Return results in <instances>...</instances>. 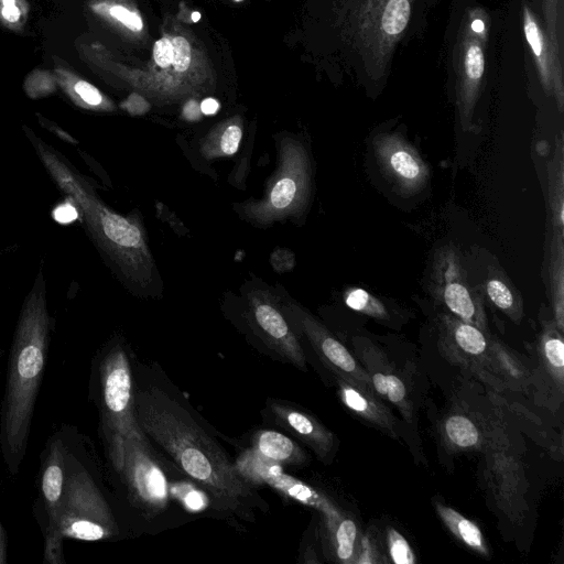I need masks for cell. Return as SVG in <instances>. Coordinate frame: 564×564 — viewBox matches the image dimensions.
<instances>
[{
    "label": "cell",
    "instance_id": "1",
    "mask_svg": "<svg viewBox=\"0 0 564 564\" xmlns=\"http://www.w3.org/2000/svg\"><path fill=\"white\" fill-rule=\"evenodd\" d=\"M138 424L188 476L204 485L225 507L250 496L246 480L218 444L174 399L158 388L134 393Z\"/></svg>",
    "mask_w": 564,
    "mask_h": 564
},
{
    "label": "cell",
    "instance_id": "2",
    "mask_svg": "<svg viewBox=\"0 0 564 564\" xmlns=\"http://www.w3.org/2000/svg\"><path fill=\"white\" fill-rule=\"evenodd\" d=\"M51 322L45 281L40 270L15 327L1 409V454L11 476L19 471L25 455L37 391L44 373Z\"/></svg>",
    "mask_w": 564,
    "mask_h": 564
},
{
    "label": "cell",
    "instance_id": "3",
    "mask_svg": "<svg viewBox=\"0 0 564 564\" xmlns=\"http://www.w3.org/2000/svg\"><path fill=\"white\" fill-rule=\"evenodd\" d=\"M26 131L51 177L75 202L79 216L98 247L126 278L145 288L153 278L154 263L140 224L107 207L86 180L29 129Z\"/></svg>",
    "mask_w": 564,
    "mask_h": 564
},
{
    "label": "cell",
    "instance_id": "4",
    "mask_svg": "<svg viewBox=\"0 0 564 564\" xmlns=\"http://www.w3.org/2000/svg\"><path fill=\"white\" fill-rule=\"evenodd\" d=\"M87 57L152 98L176 99L194 94L210 79L203 52L188 34L169 32L153 43L144 69H132L101 57L95 50Z\"/></svg>",
    "mask_w": 564,
    "mask_h": 564
},
{
    "label": "cell",
    "instance_id": "5",
    "mask_svg": "<svg viewBox=\"0 0 564 564\" xmlns=\"http://www.w3.org/2000/svg\"><path fill=\"white\" fill-rule=\"evenodd\" d=\"M437 329L441 350L451 361L498 389L522 381L520 361L488 333L449 313L438 315Z\"/></svg>",
    "mask_w": 564,
    "mask_h": 564
},
{
    "label": "cell",
    "instance_id": "6",
    "mask_svg": "<svg viewBox=\"0 0 564 564\" xmlns=\"http://www.w3.org/2000/svg\"><path fill=\"white\" fill-rule=\"evenodd\" d=\"M117 524L102 494L90 475L66 452L65 481L58 520L62 539L100 541L115 535Z\"/></svg>",
    "mask_w": 564,
    "mask_h": 564
},
{
    "label": "cell",
    "instance_id": "7",
    "mask_svg": "<svg viewBox=\"0 0 564 564\" xmlns=\"http://www.w3.org/2000/svg\"><path fill=\"white\" fill-rule=\"evenodd\" d=\"M311 191V169L307 153L297 141L284 140L280 149V164L270 181L262 200L243 206V215L258 225H268L300 214Z\"/></svg>",
    "mask_w": 564,
    "mask_h": 564
},
{
    "label": "cell",
    "instance_id": "8",
    "mask_svg": "<svg viewBox=\"0 0 564 564\" xmlns=\"http://www.w3.org/2000/svg\"><path fill=\"white\" fill-rule=\"evenodd\" d=\"M99 392L106 443L118 436L144 434L135 416L129 359L120 346L111 348L99 364Z\"/></svg>",
    "mask_w": 564,
    "mask_h": 564
},
{
    "label": "cell",
    "instance_id": "9",
    "mask_svg": "<svg viewBox=\"0 0 564 564\" xmlns=\"http://www.w3.org/2000/svg\"><path fill=\"white\" fill-rule=\"evenodd\" d=\"M107 447L110 460L132 498L148 509H162L167 501V484L147 449L145 435L118 436L107 442Z\"/></svg>",
    "mask_w": 564,
    "mask_h": 564
},
{
    "label": "cell",
    "instance_id": "10",
    "mask_svg": "<svg viewBox=\"0 0 564 564\" xmlns=\"http://www.w3.org/2000/svg\"><path fill=\"white\" fill-rule=\"evenodd\" d=\"M430 290L449 314L488 333L482 296L468 283L455 247L444 246L435 252Z\"/></svg>",
    "mask_w": 564,
    "mask_h": 564
},
{
    "label": "cell",
    "instance_id": "11",
    "mask_svg": "<svg viewBox=\"0 0 564 564\" xmlns=\"http://www.w3.org/2000/svg\"><path fill=\"white\" fill-rule=\"evenodd\" d=\"M412 0H362L357 7L356 39L360 52L383 70L394 44L408 26Z\"/></svg>",
    "mask_w": 564,
    "mask_h": 564
},
{
    "label": "cell",
    "instance_id": "12",
    "mask_svg": "<svg viewBox=\"0 0 564 564\" xmlns=\"http://www.w3.org/2000/svg\"><path fill=\"white\" fill-rule=\"evenodd\" d=\"M281 310L289 324L308 339L323 364L336 377L375 394L366 369L325 326L295 303H285Z\"/></svg>",
    "mask_w": 564,
    "mask_h": 564
},
{
    "label": "cell",
    "instance_id": "13",
    "mask_svg": "<svg viewBox=\"0 0 564 564\" xmlns=\"http://www.w3.org/2000/svg\"><path fill=\"white\" fill-rule=\"evenodd\" d=\"M66 447L61 440L48 443L42 462L40 491L43 516L39 518L44 534V563L64 564L63 539L58 533V520L65 481Z\"/></svg>",
    "mask_w": 564,
    "mask_h": 564
},
{
    "label": "cell",
    "instance_id": "14",
    "mask_svg": "<svg viewBox=\"0 0 564 564\" xmlns=\"http://www.w3.org/2000/svg\"><path fill=\"white\" fill-rule=\"evenodd\" d=\"M235 467L246 481L268 485L316 509L323 514L324 523L335 522L345 514L329 497L285 474L280 464L259 456L253 449L245 452Z\"/></svg>",
    "mask_w": 564,
    "mask_h": 564
},
{
    "label": "cell",
    "instance_id": "15",
    "mask_svg": "<svg viewBox=\"0 0 564 564\" xmlns=\"http://www.w3.org/2000/svg\"><path fill=\"white\" fill-rule=\"evenodd\" d=\"M372 149L382 175L402 196L421 192L430 181V167L400 133H379Z\"/></svg>",
    "mask_w": 564,
    "mask_h": 564
},
{
    "label": "cell",
    "instance_id": "16",
    "mask_svg": "<svg viewBox=\"0 0 564 564\" xmlns=\"http://www.w3.org/2000/svg\"><path fill=\"white\" fill-rule=\"evenodd\" d=\"M247 313L260 337L272 350L297 368L306 369V358L299 339L270 292H249Z\"/></svg>",
    "mask_w": 564,
    "mask_h": 564
},
{
    "label": "cell",
    "instance_id": "17",
    "mask_svg": "<svg viewBox=\"0 0 564 564\" xmlns=\"http://www.w3.org/2000/svg\"><path fill=\"white\" fill-rule=\"evenodd\" d=\"M485 36L471 31L463 23L456 59V99L459 122L465 131L471 129V120L478 101L485 74Z\"/></svg>",
    "mask_w": 564,
    "mask_h": 564
},
{
    "label": "cell",
    "instance_id": "18",
    "mask_svg": "<svg viewBox=\"0 0 564 564\" xmlns=\"http://www.w3.org/2000/svg\"><path fill=\"white\" fill-rule=\"evenodd\" d=\"M270 409L278 422L296 434L321 459L329 457L335 436L314 416L281 403H271Z\"/></svg>",
    "mask_w": 564,
    "mask_h": 564
},
{
    "label": "cell",
    "instance_id": "19",
    "mask_svg": "<svg viewBox=\"0 0 564 564\" xmlns=\"http://www.w3.org/2000/svg\"><path fill=\"white\" fill-rule=\"evenodd\" d=\"M336 382L338 395L346 408L391 437L398 438L397 420L377 395L339 377H336Z\"/></svg>",
    "mask_w": 564,
    "mask_h": 564
},
{
    "label": "cell",
    "instance_id": "20",
    "mask_svg": "<svg viewBox=\"0 0 564 564\" xmlns=\"http://www.w3.org/2000/svg\"><path fill=\"white\" fill-rule=\"evenodd\" d=\"M539 368L546 378V384L553 391L563 394L564 384V343L562 333L554 321L543 322L542 333L538 344Z\"/></svg>",
    "mask_w": 564,
    "mask_h": 564
},
{
    "label": "cell",
    "instance_id": "21",
    "mask_svg": "<svg viewBox=\"0 0 564 564\" xmlns=\"http://www.w3.org/2000/svg\"><path fill=\"white\" fill-rule=\"evenodd\" d=\"M53 73L57 85L79 108L93 111H113L115 104L96 86L70 68L56 63Z\"/></svg>",
    "mask_w": 564,
    "mask_h": 564
},
{
    "label": "cell",
    "instance_id": "22",
    "mask_svg": "<svg viewBox=\"0 0 564 564\" xmlns=\"http://www.w3.org/2000/svg\"><path fill=\"white\" fill-rule=\"evenodd\" d=\"M546 39L553 64V93L560 111L564 106L563 86V0H544Z\"/></svg>",
    "mask_w": 564,
    "mask_h": 564
},
{
    "label": "cell",
    "instance_id": "23",
    "mask_svg": "<svg viewBox=\"0 0 564 564\" xmlns=\"http://www.w3.org/2000/svg\"><path fill=\"white\" fill-rule=\"evenodd\" d=\"M88 8L127 36L140 37L144 33L143 18L130 0H89Z\"/></svg>",
    "mask_w": 564,
    "mask_h": 564
},
{
    "label": "cell",
    "instance_id": "24",
    "mask_svg": "<svg viewBox=\"0 0 564 564\" xmlns=\"http://www.w3.org/2000/svg\"><path fill=\"white\" fill-rule=\"evenodd\" d=\"M523 31L532 50L542 87L550 95L553 91V64L549 42L539 20L527 6L523 9Z\"/></svg>",
    "mask_w": 564,
    "mask_h": 564
},
{
    "label": "cell",
    "instance_id": "25",
    "mask_svg": "<svg viewBox=\"0 0 564 564\" xmlns=\"http://www.w3.org/2000/svg\"><path fill=\"white\" fill-rule=\"evenodd\" d=\"M547 278L554 323L564 330V235L552 232L547 253Z\"/></svg>",
    "mask_w": 564,
    "mask_h": 564
},
{
    "label": "cell",
    "instance_id": "26",
    "mask_svg": "<svg viewBox=\"0 0 564 564\" xmlns=\"http://www.w3.org/2000/svg\"><path fill=\"white\" fill-rule=\"evenodd\" d=\"M484 288L492 305L513 322L519 323L521 321L523 315L522 299L503 272L490 268Z\"/></svg>",
    "mask_w": 564,
    "mask_h": 564
},
{
    "label": "cell",
    "instance_id": "27",
    "mask_svg": "<svg viewBox=\"0 0 564 564\" xmlns=\"http://www.w3.org/2000/svg\"><path fill=\"white\" fill-rule=\"evenodd\" d=\"M253 451L261 457L278 463L301 465L305 453L288 436L275 431H262L256 435Z\"/></svg>",
    "mask_w": 564,
    "mask_h": 564
},
{
    "label": "cell",
    "instance_id": "28",
    "mask_svg": "<svg viewBox=\"0 0 564 564\" xmlns=\"http://www.w3.org/2000/svg\"><path fill=\"white\" fill-rule=\"evenodd\" d=\"M435 510L445 527L459 542L481 556H489L485 536L475 522L441 502H435Z\"/></svg>",
    "mask_w": 564,
    "mask_h": 564
},
{
    "label": "cell",
    "instance_id": "29",
    "mask_svg": "<svg viewBox=\"0 0 564 564\" xmlns=\"http://www.w3.org/2000/svg\"><path fill=\"white\" fill-rule=\"evenodd\" d=\"M562 133L556 141L553 158L547 164L549 205L552 229L564 235V161Z\"/></svg>",
    "mask_w": 564,
    "mask_h": 564
},
{
    "label": "cell",
    "instance_id": "30",
    "mask_svg": "<svg viewBox=\"0 0 564 564\" xmlns=\"http://www.w3.org/2000/svg\"><path fill=\"white\" fill-rule=\"evenodd\" d=\"M325 528L334 560L355 563L360 539L355 520L344 514L335 522L325 523Z\"/></svg>",
    "mask_w": 564,
    "mask_h": 564
},
{
    "label": "cell",
    "instance_id": "31",
    "mask_svg": "<svg viewBox=\"0 0 564 564\" xmlns=\"http://www.w3.org/2000/svg\"><path fill=\"white\" fill-rule=\"evenodd\" d=\"M242 138L241 120L230 118L221 122L206 137L202 153L207 158L232 155L237 152Z\"/></svg>",
    "mask_w": 564,
    "mask_h": 564
},
{
    "label": "cell",
    "instance_id": "32",
    "mask_svg": "<svg viewBox=\"0 0 564 564\" xmlns=\"http://www.w3.org/2000/svg\"><path fill=\"white\" fill-rule=\"evenodd\" d=\"M443 435L446 442L458 451H473L481 446V433L467 415L456 413L445 419Z\"/></svg>",
    "mask_w": 564,
    "mask_h": 564
},
{
    "label": "cell",
    "instance_id": "33",
    "mask_svg": "<svg viewBox=\"0 0 564 564\" xmlns=\"http://www.w3.org/2000/svg\"><path fill=\"white\" fill-rule=\"evenodd\" d=\"M345 303L348 307L376 319L386 321L389 312L386 305L364 289L351 288L345 293Z\"/></svg>",
    "mask_w": 564,
    "mask_h": 564
},
{
    "label": "cell",
    "instance_id": "34",
    "mask_svg": "<svg viewBox=\"0 0 564 564\" xmlns=\"http://www.w3.org/2000/svg\"><path fill=\"white\" fill-rule=\"evenodd\" d=\"M386 401L393 404L408 420H412L413 406L409 398L408 389L398 373L387 371Z\"/></svg>",
    "mask_w": 564,
    "mask_h": 564
},
{
    "label": "cell",
    "instance_id": "35",
    "mask_svg": "<svg viewBox=\"0 0 564 564\" xmlns=\"http://www.w3.org/2000/svg\"><path fill=\"white\" fill-rule=\"evenodd\" d=\"M30 12L28 0H0V24L8 30H23Z\"/></svg>",
    "mask_w": 564,
    "mask_h": 564
},
{
    "label": "cell",
    "instance_id": "36",
    "mask_svg": "<svg viewBox=\"0 0 564 564\" xmlns=\"http://www.w3.org/2000/svg\"><path fill=\"white\" fill-rule=\"evenodd\" d=\"M58 85L53 70L34 69L24 80L25 94L32 99L46 97L56 91Z\"/></svg>",
    "mask_w": 564,
    "mask_h": 564
},
{
    "label": "cell",
    "instance_id": "37",
    "mask_svg": "<svg viewBox=\"0 0 564 564\" xmlns=\"http://www.w3.org/2000/svg\"><path fill=\"white\" fill-rule=\"evenodd\" d=\"M386 542L389 561L395 564L415 563V554L408 540L394 528L386 530Z\"/></svg>",
    "mask_w": 564,
    "mask_h": 564
},
{
    "label": "cell",
    "instance_id": "38",
    "mask_svg": "<svg viewBox=\"0 0 564 564\" xmlns=\"http://www.w3.org/2000/svg\"><path fill=\"white\" fill-rule=\"evenodd\" d=\"M378 551L377 542L370 533L359 539L355 564L382 563Z\"/></svg>",
    "mask_w": 564,
    "mask_h": 564
},
{
    "label": "cell",
    "instance_id": "39",
    "mask_svg": "<svg viewBox=\"0 0 564 564\" xmlns=\"http://www.w3.org/2000/svg\"><path fill=\"white\" fill-rule=\"evenodd\" d=\"M79 216V210L75 202L67 196L66 200L53 210V218L59 224H69L76 220Z\"/></svg>",
    "mask_w": 564,
    "mask_h": 564
},
{
    "label": "cell",
    "instance_id": "40",
    "mask_svg": "<svg viewBox=\"0 0 564 564\" xmlns=\"http://www.w3.org/2000/svg\"><path fill=\"white\" fill-rule=\"evenodd\" d=\"M120 107L132 116H140L149 111L150 104L140 94L132 93L120 104Z\"/></svg>",
    "mask_w": 564,
    "mask_h": 564
},
{
    "label": "cell",
    "instance_id": "41",
    "mask_svg": "<svg viewBox=\"0 0 564 564\" xmlns=\"http://www.w3.org/2000/svg\"><path fill=\"white\" fill-rule=\"evenodd\" d=\"M37 118L43 127H45L47 130L55 133L59 139L66 141V142H69V143H77V141L72 135H69L62 128L57 127L55 123L51 122L46 118L41 117L39 113H37Z\"/></svg>",
    "mask_w": 564,
    "mask_h": 564
},
{
    "label": "cell",
    "instance_id": "42",
    "mask_svg": "<svg viewBox=\"0 0 564 564\" xmlns=\"http://www.w3.org/2000/svg\"><path fill=\"white\" fill-rule=\"evenodd\" d=\"M182 115L186 120L189 121L199 120L202 117V111L198 102L195 99H189L186 101L183 107Z\"/></svg>",
    "mask_w": 564,
    "mask_h": 564
},
{
    "label": "cell",
    "instance_id": "43",
    "mask_svg": "<svg viewBox=\"0 0 564 564\" xmlns=\"http://www.w3.org/2000/svg\"><path fill=\"white\" fill-rule=\"evenodd\" d=\"M184 502L192 510H199L205 506L204 497L196 490H189L184 496Z\"/></svg>",
    "mask_w": 564,
    "mask_h": 564
},
{
    "label": "cell",
    "instance_id": "44",
    "mask_svg": "<svg viewBox=\"0 0 564 564\" xmlns=\"http://www.w3.org/2000/svg\"><path fill=\"white\" fill-rule=\"evenodd\" d=\"M199 107L203 115L210 116L219 110V102L217 99L208 97L202 100Z\"/></svg>",
    "mask_w": 564,
    "mask_h": 564
},
{
    "label": "cell",
    "instance_id": "45",
    "mask_svg": "<svg viewBox=\"0 0 564 564\" xmlns=\"http://www.w3.org/2000/svg\"><path fill=\"white\" fill-rule=\"evenodd\" d=\"M7 535L4 529L0 522V564L7 563Z\"/></svg>",
    "mask_w": 564,
    "mask_h": 564
},
{
    "label": "cell",
    "instance_id": "46",
    "mask_svg": "<svg viewBox=\"0 0 564 564\" xmlns=\"http://www.w3.org/2000/svg\"><path fill=\"white\" fill-rule=\"evenodd\" d=\"M191 17L193 22H197L200 19L199 12H193Z\"/></svg>",
    "mask_w": 564,
    "mask_h": 564
},
{
    "label": "cell",
    "instance_id": "47",
    "mask_svg": "<svg viewBox=\"0 0 564 564\" xmlns=\"http://www.w3.org/2000/svg\"><path fill=\"white\" fill-rule=\"evenodd\" d=\"M232 1H234V2H241V1H243V0H232Z\"/></svg>",
    "mask_w": 564,
    "mask_h": 564
}]
</instances>
